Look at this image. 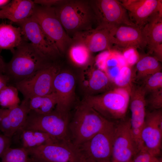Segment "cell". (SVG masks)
<instances>
[{
	"label": "cell",
	"instance_id": "obj_1",
	"mask_svg": "<svg viewBox=\"0 0 162 162\" xmlns=\"http://www.w3.org/2000/svg\"><path fill=\"white\" fill-rule=\"evenodd\" d=\"M12 53L11 59L6 63L4 74L9 78V84L13 86L52 62L24 38L21 43Z\"/></svg>",
	"mask_w": 162,
	"mask_h": 162
},
{
	"label": "cell",
	"instance_id": "obj_2",
	"mask_svg": "<svg viewBox=\"0 0 162 162\" xmlns=\"http://www.w3.org/2000/svg\"><path fill=\"white\" fill-rule=\"evenodd\" d=\"M111 122L103 117L83 100L76 106L68 130L71 142L79 146Z\"/></svg>",
	"mask_w": 162,
	"mask_h": 162
},
{
	"label": "cell",
	"instance_id": "obj_3",
	"mask_svg": "<svg viewBox=\"0 0 162 162\" xmlns=\"http://www.w3.org/2000/svg\"><path fill=\"white\" fill-rule=\"evenodd\" d=\"M54 7L58 18L69 36L91 29L93 24L96 23L88 1L65 0Z\"/></svg>",
	"mask_w": 162,
	"mask_h": 162
},
{
	"label": "cell",
	"instance_id": "obj_4",
	"mask_svg": "<svg viewBox=\"0 0 162 162\" xmlns=\"http://www.w3.org/2000/svg\"><path fill=\"white\" fill-rule=\"evenodd\" d=\"M129 89L115 87L104 93L86 95L83 100L107 120L116 122L126 118Z\"/></svg>",
	"mask_w": 162,
	"mask_h": 162
},
{
	"label": "cell",
	"instance_id": "obj_5",
	"mask_svg": "<svg viewBox=\"0 0 162 162\" xmlns=\"http://www.w3.org/2000/svg\"><path fill=\"white\" fill-rule=\"evenodd\" d=\"M70 121L69 112L55 109L45 114L30 111L25 124L20 130H38L59 141H71L68 130Z\"/></svg>",
	"mask_w": 162,
	"mask_h": 162
},
{
	"label": "cell",
	"instance_id": "obj_6",
	"mask_svg": "<svg viewBox=\"0 0 162 162\" xmlns=\"http://www.w3.org/2000/svg\"><path fill=\"white\" fill-rule=\"evenodd\" d=\"M31 16L56 46L60 54L69 47L73 40L67 34L56 14L54 7L35 4Z\"/></svg>",
	"mask_w": 162,
	"mask_h": 162
},
{
	"label": "cell",
	"instance_id": "obj_7",
	"mask_svg": "<svg viewBox=\"0 0 162 162\" xmlns=\"http://www.w3.org/2000/svg\"><path fill=\"white\" fill-rule=\"evenodd\" d=\"M95 15L96 28L108 30L113 36L116 29L122 25L137 26L128 15L126 10L116 0L89 1Z\"/></svg>",
	"mask_w": 162,
	"mask_h": 162
},
{
	"label": "cell",
	"instance_id": "obj_8",
	"mask_svg": "<svg viewBox=\"0 0 162 162\" xmlns=\"http://www.w3.org/2000/svg\"><path fill=\"white\" fill-rule=\"evenodd\" d=\"M55 61L50 62L30 77L15 84L14 86L22 94L24 99L44 96L53 92L54 79L61 70Z\"/></svg>",
	"mask_w": 162,
	"mask_h": 162
},
{
	"label": "cell",
	"instance_id": "obj_9",
	"mask_svg": "<svg viewBox=\"0 0 162 162\" xmlns=\"http://www.w3.org/2000/svg\"><path fill=\"white\" fill-rule=\"evenodd\" d=\"M30 157L47 162H82L84 156L71 141H59L27 149Z\"/></svg>",
	"mask_w": 162,
	"mask_h": 162
},
{
	"label": "cell",
	"instance_id": "obj_10",
	"mask_svg": "<svg viewBox=\"0 0 162 162\" xmlns=\"http://www.w3.org/2000/svg\"><path fill=\"white\" fill-rule=\"evenodd\" d=\"M112 162H132L139 150L134 140L129 118L114 122Z\"/></svg>",
	"mask_w": 162,
	"mask_h": 162
},
{
	"label": "cell",
	"instance_id": "obj_11",
	"mask_svg": "<svg viewBox=\"0 0 162 162\" xmlns=\"http://www.w3.org/2000/svg\"><path fill=\"white\" fill-rule=\"evenodd\" d=\"M114 125L111 122L78 147L84 157L95 162L111 161Z\"/></svg>",
	"mask_w": 162,
	"mask_h": 162
},
{
	"label": "cell",
	"instance_id": "obj_12",
	"mask_svg": "<svg viewBox=\"0 0 162 162\" xmlns=\"http://www.w3.org/2000/svg\"><path fill=\"white\" fill-rule=\"evenodd\" d=\"M26 40L30 41L49 60L54 61L61 54L52 42L43 32L38 23L30 16L16 23Z\"/></svg>",
	"mask_w": 162,
	"mask_h": 162
},
{
	"label": "cell",
	"instance_id": "obj_13",
	"mask_svg": "<svg viewBox=\"0 0 162 162\" xmlns=\"http://www.w3.org/2000/svg\"><path fill=\"white\" fill-rule=\"evenodd\" d=\"M131 117L129 118L131 132L140 150L143 147L140 135L144 123L146 112V92L142 86L131 85L129 90Z\"/></svg>",
	"mask_w": 162,
	"mask_h": 162
},
{
	"label": "cell",
	"instance_id": "obj_14",
	"mask_svg": "<svg viewBox=\"0 0 162 162\" xmlns=\"http://www.w3.org/2000/svg\"><path fill=\"white\" fill-rule=\"evenodd\" d=\"M140 137L143 146L149 152L156 156L160 154L162 138L161 109L146 112Z\"/></svg>",
	"mask_w": 162,
	"mask_h": 162
},
{
	"label": "cell",
	"instance_id": "obj_15",
	"mask_svg": "<svg viewBox=\"0 0 162 162\" xmlns=\"http://www.w3.org/2000/svg\"><path fill=\"white\" fill-rule=\"evenodd\" d=\"M75 80L70 72L61 69L55 76L53 83V92L56 95V110L69 112L74 101Z\"/></svg>",
	"mask_w": 162,
	"mask_h": 162
},
{
	"label": "cell",
	"instance_id": "obj_16",
	"mask_svg": "<svg viewBox=\"0 0 162 162\" xmlns=\"http://www.w3.org/2000/svg\"><path fill=\"white\" fill-rule=\"evenodd\" d=\"M80 83L86 95L101 94L115 87L104 71L90 63L82 72Z\"/></svg>",
	"mask_w": 162,
	"mask_h": 162
},
{
	"label": "cell",
	"instance_id": "obj_17",
	"mask_svg": "<svg viewBox=\"0 0 162 162\" xmlns=\"http://www.w3.org/2000/svg\"><path fill=\"white\" fill-rule=\"evenodd\" d=\"M29 112L28 100L24 99L13 108H0V130L2 134L11 138L23 126Z\"/></svg>",
	"mask_w": 162,
	"mask_h": 162
},
{
	"label": "cell",
	"instance_id": "obj_18",
	"mask_svg": "<svg viewBox=\"0 0 162 162\" xmlns=\"http://www.w3.org/2000/svg\"><path fill=\"white\" fill-rule=\"evenodd\" d=\"M72 38L84 44L91 53L111 50L114 44L113 36L105 29L96 28L76 33Z\"/></svg>",
	"mask_w": 162,
	"mask_h": 162
},
{
	"label": "cell",
	"instance_id": "obj_19",
	"mask_svg": "<svg viewBox=\"0 0 162 162\" xmlns=\"http://www.w3.org/2000/svg\"><path fill=\"white\" fill-rule=\"evenodd\" d=\"M121 4L135 21V24L140 28L146 24L150 17L153 14L162 12V0H123Z\"/></svg>",
	"mask_w": 162,
	"mask_h": 162
},
{
	"label": "cell",
	"instance_id": "obj_20",
	"mask_svg": "<svg viewBox=\"0 0 162 162\" xmlns=\"http://www.w3.org/2000/svg\"><path fill=\"white\" fill-rule=\"evenodd\" d=\"M113 36L114 44L124 49H143L147 46V39L142 27L121 26L116 29Z\"/></svg>",
	"mask_w": 162,
	"mask_h": 162
},
{
	"label": "cell",
	"instance_id": "obj_21",
	"mask_svg": "<svg viewBox=\"0 0 162 162\" xmlns=\"http://www.w3.org/2000/svg\"><path fill=\"white\" fill-rule=\"evenodd\" d=\"M95 62L96 67L104 71L112 83L122 68L128 65L122 53L111 50L99 54Z\"/></svg>",
	"mask_w": 162,
	"mask_h": 162
},
{
	"label": "cell",
	"instance_id": "obj_22",
	"mask_svg": "<svg viewBox=\"0 0 162 162\" xmlns=\"http://www.w3.org/2000/svg\"><path fill=\"white\" fill-rule=\"evenodd\" d=\"M35 5L31 0H12L0 10V18L19 22L31 16Z\"/></svg>",
	"mask_w": 162,
	"mask_h": 162
},
{
	"label": "cell",
	"instance_id": "obj_23",
	"mask_svg": "<svg viewBox=\"0 0 162 162\" xmlns=\"http://www.w3.org/2000/svg\"><path fill=\"white\" fill-rule=\"evenodd\" d=\"M162 12L153 14L149 18L142 27L147 39V46L149 52H153L154 50L162 44Z\"/></svg>",
	"mask_w": 162,
	"mask_h": 162
},
{
	"label": "cell",
	"instance_id": "obj_24",
	"mask_svg": "<svg viewBox=\"0 0 162 162\" xmlns=\"http://www.w3.org/2000/svg\"><path fill=\"white\" fill-rule=\"evenodd\" d=\"M20 28L11 25L0 24V49L10 50L12 52L23 40Z\"/></svg>",
	"mask_w": 162,
	"mask_h": 162
},
{
	"label": "cell",
	"instance_id": "obj_25",
	"mask_svg": "<svg viewBox=\"0 0 162 162\" xmlns=\"http://www.w3.org/2000/svg\"><path fill=\"white\" fill-rule=\"evenodd\" d=\"M18 132H21L20 137L22 144V147L26 149L60 141L47 134L38 130L20 129Z\"/></svg>",
	"mask_w": 162,
	"mask_h": 162
},
{
	"label": "cell",
	"instance_id": "obj_26",
	"mask_svg": "<svg viewBox=\"0 0 162 162\" xmlns=\"http://www.w3.org/2000/svg\"><path fill=\"white\" fill-rule=\"evenodd\" d=\"M28 100L29 111L40 114L51 112L55 109L57 104L54 92L45 95L34 97Z\"/></svg>",
	"mask_w": 162,
	"mask_h": 162
},
{
	"label": "cell",
	"instance_id": "obj_27",
	"mask_svg": "<svg viewBox=\"0 0 162 162\" xmlns=\"http://www.w3.org/2000/svg\"><path fill=\"white\" fill-rule=\"evenodd\" d=\"M136 64V78L138 80L143 81L149 76L161 71V65L155 57L144 56L139 59Z\"/></svg>",
	"mask_w": 162,
	"mask_h": 162
},
{
	"label": "cell",
	"instance_id": "obj_28",
	"mask_svg": "<svg viewBox=\"0 0 162 162\" xmlns=\"http://www.w3.org/2000/svg\"><path fill=\"white\" fill-rule=\"evenodd\" d=\"M69 49V54L73 62L79 66H85L89 63L91 52L83 44L74 41Z\"/></svg>",
	"mask_w": 162,
	"mask_h": 162
},
{
	"label": "cell",
	"instance_id": "obj_29",
	"mask_svg": "<svg viewBox=\"0 0 162 162\" xmlns=\"http://www.w3.org/2000/svg\"><path fill=\"white\" fill-rule=\"evenodd\" d=\"M18 91L13 85H8L0 91V106L8 109L15 108L19 105Z\"/></svg>",
	"mask_w": 162,
	"mask_h": 162
},
{
	"label": "cell",
	"instance_id": "obj_30",
	"mask_svg": "<svg viewBox=\"0 0 162 162\" xmlns=\"http://www.w3.org/2000/svg\"><path fill=\"white\" fill-rule=\"evenodd\" d=\"M2 162H28L29 156L27 149L22 148H8L2 156Z\"/></svg>",
	"mask_w": 162,
	"mask_h": 162
},
{
	"label": "cell",
	"instance_id": "obj_31",
	"mask_svg": "<svg viewBox=\"0 0 162 162\" xmlns=\"http://www.w3.org/2000/svg\"><path fill=\"white\" fill-rule=\"evenodd\" d=\"M132 73L130 67H122L114 78L113 83L115 86L129 89L132 85Z\"/></svg>",
	"mask_w": 162,
	"mask_h": 162
},
{
	"label": "cell",
	"instance_id": "obj_32",
	"mask_svg": "<svg viewBox=\"0 0 162 162\" xmlns=\"http://www.w3.org/2000/svg\"><path fill=\"white\" fill-rule=\"evenodd\" d=\"M142 85L146 93H152L162 88V73L161 71L152 74L143 81Z\"/></svg>",
	"mask_w": 162,
	"mask_h": 162
},
{
	"label": "cell",
	"instance_id": "obj_33",
	"mask_svg": "<svg viewBox=\"0 0 162 162\" xmlns=\"http://www.w3.org/2000/svg\"><path fill=\"white\" fill-rule=\"evenodd\" d=\"M149 152L143 146L138 152L132 162H161V160Z\"/></svg>",
	"mask_w": 162,
	"mask_h": 162
},
{
	"label": "cell",
	"instance_id": "obj_34",
	"mask_svg": "<svg viewBox=\"0 0 162 162\" xmlns=\"http://www.w3.org/2000/svg\"><path fill=\"white\" fill-rule=\"evenodd\" d=\"M124 49L122 54L127 65L130 67L136 63L139 59L136 48L131 47Z\"/></svg>",
	"mask_w": 162,
	"mask_h": 162
},
{
	"label": "cell",
	"instance_id": "obj_35",
	"mask_svg": "<svg viewBox=\"0 0 162 162\" xmlns=\"http://www.w3.org/2000/svg\"><path fill=\"white\" fill-rule=\"evenodd\" d=\"M148 103L154 110L161 109L162 107V88L151 93Z\"/></svg>",
	"mask_w": 162,
	"mask_h": 162
},
{
	"label": "cell",
	"instance_id": "obj_36",
	"mask_svg": "<svg viewBox=\"0 0 162 162\" xmlns=\"http://www.w3.org/2000/svg\"><path fill=\"white\" fill-rule=\"evenodd\" d=\"M11 139L3 134H0V158L5 151L10 147Z\"/></svg>",
	"mask_w": 162,
	"mask_h": 162
},
{
	"label": "cell",
	"instance_id": "obj_37",
	"mask_svg": "<svg viewBox=\"0 0 162 162\" xmlns=\"http://www.w3.org/2000/svg\"><path fill=\"white\" fill-rule=\"evenodd\" d=\"M65 0H35L33 1L36 4L46 7H53L60 5Z\"/></svg>",
	"mask_w": 162,
	"mask_h": 162
},
{
	"label": "cell",
	"instance_id": "obj_38",
	"mask_svg": "<svg viewBox=\"0 0 162 162\" xmlns=\"http://www.w3.org/2000/svg\"><path fill=\"white\" fill-rule=\"evenodd\" d=\"M2 73L0 72V91L10 83L8 77L4 74H3Z\"/></svg>",
	"mask_w": 162,
	"mask_h": 162
},
{
	"label": "cell",
	"instance_id": "obj_39",
	"mask_svg": "<svg viewBox=\"0 0 162 162\" xmlns=\"http://www.w3.org/2000/svg\"><path fill=\"white\" fill-rule=\"evenodd\" d=\"M6 63L0 56V72L4 73L5 71Z\"/></svg>",
	"mask_w": 162,
	"mask_h": 162
},
{
	"label": "cell",
	"instance_id": "obj_40",
	"mask_svg": "<svg viewBox=\"0 0 162 162\" xmlns=\"http://www.w3.org/2000/svg\"><path fill=\"white\" fill-rule=\"evenodd\" d=\"M29 157L32 162H47L34 157L30 156Z\"/></svg>",
	"mask_w": 162,
	"mask_h": 162
},
{
	"label": "cell",
	"instance_id": "obj_41",
	"mask_svg": "<svg viewBox=\"0 0 162 162\" xmlns=\"http://www.w3.org/2000/svg\"><path fill=\"white\" fill-rule=\"evenodd\" d=\"M8 0H0V6H4L6 5L10 1Z\"/></svg>",
	"mask_w": 162,
	"mask_h": 162
},
{
	"label": "cell",
	"instance_id": "obj_42",
	"mask_svg": "<svg viewBox=\"0 0 162 162\" xmlns=\"http://www.w3.org/2000/svg\"><path fill=\"white\" fill-rule=\"evenodd\" d=\"M82 162H95L90 159L86 158L84 157Z\"/></svg>",
	"mask_w": 162,
	"mask_h": 162
},
{
	"label": "cell",
	"instance_id": "obj_43",
	"mask_svg": "<svg viewBox=\"0 0 162 162\" xmlns=\"http://www.w3.org/2000/svg\"><path fill=\"white\" fill-rule=\"evenodd\" d=\"M30 158V157H29ZM28 162H32L30 158H29V161Z\"/></svg>",
	"mask_w": 162,
	"mask_h": 162
}]
</instances>
